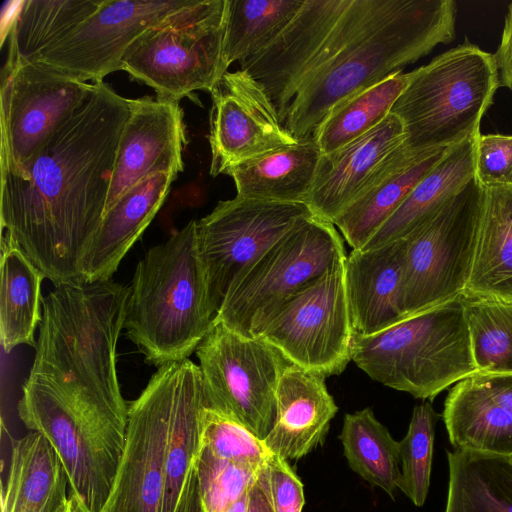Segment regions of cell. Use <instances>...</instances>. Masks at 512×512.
Segmentation results:
<instances>
[{
    "mask_svg": "<svg viewBox=\"0 0 512 512\" xmlns=\"http://www.w3.org/2000/svg\"><path fill=\"white\" fill-rule=\"evenodd\" d=\"M130 99L94 83L83 103L18 172H1V235L54 286L84 282L104 215Z\"/></svg>",
    "mask_w": 512,
    "mask_h": 512,
    "instance_id": "cell-1",
    "label": "cell"
},
{
    "mask_svg": "<svg viewBox=\"0 0 512 512\" xmlns=\"http://www.w3.org/2000/svg\"><path fill=\"white\" fill-rule=\"evenodd\" d=\"M129 287L109 280L55 286L42 320L29 377L48 384L70 409L128 426L116 370Z\"/></svg>",
    "mask_w": 512,
    "mask_h": 512,
    "instance_id": "cell-2",
    "label": "cell"
},
{
    "mask_svg": "<svg viewBox=\"0 0 512 512\" xmlns=\"http://www.w3.org/2000/svg\"><path fill=\"white\" fill-rule=\"evenodd\" d=\"M456 17L453 0H376L359 33L299 87L285 128L298 141L311 138L335 105L450 43Z\"/></svg>",
    "mask_w": 512,
    "mask_h": 512,
    "instance_id": "cell-3",
    "label": "cell"
},
{
    "mask_svg": "<svg viewBox=\"0 0 512 512\" xmlns=\"http://www.w3.org/2000/svg\"><path fill=\"white\" fill-rule=\"evenodd\" d=\"M196 222L150 248L129 286L126 337L157 368L188 359L213 326Z\"/></svg>",
    "mask_w": 512,
    "mask_h": 512,
    "instance_id": "cell-4",
    "label": "cell"
},
{
    "mask_svg": "<svg viewBox=\"0 0 512 512\" xmlns=\"http://www.w3.org/2000/svg\"><path fill=\"white\" fill-rule=\"evenodd\" d=\"M351 359L373 380L433 400L477 373L463 296L407 317L373 335L354 334Z\"/></svg>",
    "mask_w": 512,
    "mask_h": 512,
    "instance_id": "cell-5",
    "label": "cell"
},
{
    "mask_svg": "<svg viewBox=\"0 0 512 512\" xmlns=\"http://www.w3.org/2000/svg\"><path fill=\"white\" fill-rule=\"evenodd\" d=\"M408 73L409 82L390 112L404 125V146L449 148L480 134L500 87L494 54L465 42Z\"/></svg>",
    "mask_w": 512,
    "mask_h": 512,
    "instance_id": "cell-6",
    "label": "cell"
},
{
    "mask_svg": "<svg viewBox=\"0 0 512 512\" xmlns=\"http://www.w3.org/2000/svg\"><path fill=\"white\" fill-rule=\"evenodd\" d=\"M346 257L336 226L306 215L235 279L213 323L258 337L290 297Z\"/></svg>",
    "mask_w": 512,
    "mask_h": 512,
    "instance_id": "cell-7",
    "label": "cell"
},
{
    "mask_svg": "<svg viewBox=\"0 0 512 512\" xmlns=\"http://www.w3.org/2000/svg\"><path fill=\"white\" fill-rule=\"evenodd\" d=\"M226 0L191 2L142 32L129 46L122 70L175 101L211 92L227 72L223 62Z\"/></svg>",
    "mask_w": 512,
    "mask_h": 512,
    "instance_id": "cell-8",
    "label": "cell"
},
{
    "mask_svg": "<svg viewBox=\"0 0 512 512\" xmlns=\"http://www.w3.org/2000/svg\"><path fill=\"white\" fill-rule=\"evenodd\" d=\"M376 0H304L284 31L240 63L266 90L281 121L299 87L361 30Z\"/></svg>",
    "mask_w": 512,
    "mask_h": 512,
    "instance_id": "cell-9",
    "label": "cell"
},
{
    "mask_svg": "<svg viewBox=\"0 0 512 512\" xmlns=\"http://www.w3.org/2000/svg\"><path fill=\"white\" fill-rule=\"evenodd\" d=\"M482 200L483 188L474 178L405 239L401 287L405 318L463 294L473 262Z\"/></svg>",
    "mask_w": 512,
    "mask_h": 512,
    "instance_id": "cell-10",
    "label": "cell"
},
{
    "mask_svg": "<svg viewBox=\"0 0 512 512\" xmlns=\"http://www.w3.org/2000/svg\"><path fill=\"white\" fill-rule=\"evenodd\" d=\"M207 407L264 440L275 417L280 377L290 362L261 337H247L221 323L196 351Z\"/></svg>",
    "mask_w": 512,
    "mask_h": 512,
    "instance_id": "cell-11",
    "label": "cell"
},
{
    "mask_svg": "<svg viewBox=\"0 0 512 512\" xmlns=\"http://www.w3.org/2000/svg\"><path fill=\"white\" fill-rule=\"evenodd\" d=\"M345 261L290 297L258 336L291 364L324 377L341 374L352 360L354 329Z\"/></svg>",
    "mask_w": 512,
    "mask_h": 512,
    "instance_id": "cell-12",
    "label": "cell"
},
{
    "mask_svg": "<svg viewBox=\"0 0 512 512\" xmlns=\"http://www.w3.org/2000/svg\"><path fill=\"white\" fill-rule=\"evenodd\" d=\"M93 87L41 62L7 57L1 71V172H18Z\"/></svg>",
    "mask_w": 512,
    "mask_h": 512,
    "instance_id": "cell-13",
    "label": "cell"
},
{
    "mask_svg": "<svg viewBox=\"0 0 512 512\" xmlns=\"http://www.w3.org/2000/svg\"><path fill=\"white\" fill-rule=\"evenodd\" d=\"M305 204L235 196L196 222L199 258L214 315L235 279L302 217Z\"/></svg>",
    "mask_w": 512,
    "mask_h": 512,
    "instance_id": "cell-14",
    "label": "cell"
},
{
    "mask_svg": "<svg viewBox=\"0 0 512 512\" xmlns=\"http://www.w3.org/2000/svg\"><path fill=\"white\" fill-rule=\"evenodd\" d=\"M178 362L151 376L128 404L124 452L102 512H160Z\"/></svg>",
    "mask_w": 512,
    "mask_h": 512,
    "instance_id": "cell-15",
    "label": "cell"
},
{
    "mask_svg": "<svg viewBox=\"0 0 512 512\" xmlns=\"http://www.w3.org/2000/svg\"><path fill=\"white\" fill-rule=\"evenodd\" d=\"M191 0H104L100 8L35 60L79 81L103 82L145 30Z\"/></svg>",
    "mask_w": 512,
    "mask_h": 512,
    "instance_id": "cell-16",
    "label": "cell"
},
{
    "mask_svg": "<svg viewBox=\"0 0 512 512\" xmlns=\"http://www.w3.org/2000/svg\"><path fill=\"white\" fill-rule=\"evenodd\" d=\"M210 93L211 176L299 142L264 87L245 70L227 71Z\"/></svg>",
    "mask_w": 512,
    "mask_h": 512,
    "instance_id": "cell-17",
    "label": "cell"
},
{
    "mask_svg": "<svg viewBox=\"0 0 512 512\" xmlns=\"http://www.w3.org/2000/svg\"><path fill=\"white\" fill-rule=\"evenodd\" d=\"M179 101L149 96L130 99L104 214L132 187L161 172L183 171L187 143Z\"/></svg>",
    "mask_w": 512,
    "mask_h": 512,
    "instance_id": "cell-18",
    "label": "cell"
},
{
    "mask_svg": "<svg viewBox=\"0 0 512 512\" xmlns=\"http://www.w3.org/2000/svg\"><path fill=\"white\" fill-rule=\"evenodd\" d=\"M454 449L512 458V373H475L449 391L442 414Z\"/></svg>",
    "mask_w": 512,
    "mask_h": 512,
    "instance_id": "cell-19",
    "label": "cell"
},
{
    "mask_svg": "<svg viewBox=\"0 0 512 512\" xmlns=\"http://www.w3.org/2000/svg\"><path fill=\"white\" fill-rule=\"evenodd\" d=\"M406 138L401 119L390 113L379 125L345 146L321 154L306 206L334 224L378 166Z\"/></svg>",
    "mask_w": 512,
    "mask_h": 512,
    "instance_id": "cell-20",
    "label": "cell"
},
{
    "mask_svg": "<svg viewBox=\"0 0 512 512\" xmlns=\"http://www.w3.org/2000/svg\"><path fill=\"white\" fill-rule=\"evenodd\" d=\"M449 148L414 150L402 144L378 166L334 222L352 249L368 242Z\"/></svg>",
    "mask_w": 512,
    "mask_h": 512,
    "instance_id": "cell-21",
    "label": "cell"
},
{
    "mask_svg": "<svg viewBox=\"0 0 512 512\" xmlns=\"http://www.w3.org/2000/svg\"><path fill=\"white\" fill-rule=\"evenodd\" d=\"M325 378L291 363L286 366L277 386L274 421L263 440L269 453L297 460L323 442L338 411Z\"/></svg>",
    "mask_w": 512,
    "mask_h": 512,
    "instance_id": "cell-22",
    "label": "cell"
},
{
    "mask_svg": "<svg viewBox=\"0 0 512 512\" xmlns=\"http://www.w3.org/2000/svg\"><path fill=\"white\" fill-rule=\"evenodd\" d=\"M407 242L400 239L370 250L352 249L345 284L354 334L369 336L405 319L401 287Z\"/></svg>",
    "mask_w": 512,
    "mask_h": 512,
    "instance_id": "cell-23",
    "label": "cell"
},
{
    "mask_svg": "<svg viewBox=\"0 0 512 512\" xmlns=\"http://www.w3.org/2000/svg\"><path fill=\"white\" fill-rule=\"evenodd\" d=\"M177 175L161 172L141 181L103 215L82 263L84 282L111 279L165 201Z\"/></svg>",
    "mask_w": 512,
    "mask_h": 512,
    "instance_id": "cell-24",
    "label": "cell"
},
{
    "mask_svg": "<svg viewBox=\"0 0 512 512\" xmlns=\"http://www.w3.org/2000/svg\"><path fill=\"white\" fill-rule=\"evenodd\" d=\"M478 136L450 147L361 250H370L406 239L465 188L475 178Z\"/></svg>",
    "mask_w": 512,
    "mask_h": 512,
    "instance_id": "cell-25",
    "label": "cell"
},
{
    "mask_svg": "<svg viewBox=\"0 0 512 512\" xmlns=\"http://www.w3.org/2000/svg\"><path fill=\"white\" fill-rule=\"evenodd\" d=\"M68 487L64 467L45 437L30 432L12 440L1 512H58Z\"/></svg>",
    "mask_w": 512,
    "mask_h": 512,
    "instance_id": "cell-26",
    "label": "cell"
},
{
    "mask_svg": "<svg viewBox=\"0 0 512 512\" xmlns=\"http://www.w3.org/2000/svg\"><path fill=\"white\" fill-rule=\"evenodd\" d=\"M465 298L512 301V188H483Z\"/></svg>",
    "mask_w": 512,
    "mask_h": 512,
    "instance_id": "cell-27",
    "label": "cell"
},
{
    "mask_svg": "<svg viewBox=\"0 0 512 512\" xmlns=\"http://www.w3.org/2000/svg\"><path fill=\"white\" fill-rule=\"evenodd\" d=\"M320 156L311 137L245 161L226 175L233 179L237 196L306 204Z\"/></svg>",
    "mask_w": 512,
    "mask_h": 512,
    "instance_id": "cell-28",
    "label": "cell"
},
{
    "mask_svg": "<svg viewBox=\"0 0 512 512\" xmlns=\"http://www.w3.org/2000/svg\"><path fill=\"white\" fill-rule=\"evenodd\" d=\"M204 407H207V400L199 366L189 358L179 361L160 512H174L176 509L186 475L198 451L200 415Z\"/></svg>",
    "mask_w": 512,
    "mask_h": 512,
    "instance_id": "cell-29",
    "label": "cell"
},
{
    "mask_svg": "<svg viewBox=\"0 0 512 512\" xmlns=\"http://www.w3.org/2000/svg\"><path fill=\"white\" fill-rule=\"evenodd\" d=\"M447 460L445 512H512V458L453 449Z\"/></svg>",
    "mask_w": 512,
    "mask_h": 512,
    "instance_id": "cell-30",
    "label": "cell"
},
{
    "mask_svg": "<svg viewBox=\"0 0 512 512\" xmlns=\"http://www.w3.org/2000/svg\"><path fill=\"white\" fill-rule=\"evenodd\" d=\"M43 273L1 235L0 340L6 353L16 346H36L34 333L42 320Z\"/></svg>",
    "mask_w": 512,
    "mask_h": 512,
    "instance_id": "cell-31",
    "label": "cell"
},
{
    "mask_svg": "<svg viewBox=\"0 0 512 512\" xmlns=\"http://www.w3.org/2000/svg\"><path fill=\"white\" fill-rule=\"evenodd\" d=\"M104 0L17 2L8 27V57L33 61L95 13Z\"/></svg>",
    "mask_w": 512,
    "mask_h": 512,
    "instance_id": "cell-32",
    "label": "cell"
},
{
    "mask_svg": "<svg viewBox=\"0 0 512 512\" xmlns=\"http://www.w3.org/2000/svg\"><path fill=\"white\" fill-rule=\"evenodd\" d=\"M408 82L409 73L399 71L335 105L312 133L321 154L333 152L379 125Z\"/></svg>",
    "mask_w": 512,
    "mask_h": 512,
    "instance_id": "cell-33",
    "label": "cell"
},
{
    "mask_svg": "<svg viewBox=\"0 0 512 512\" xmlns=\"http://www.w3.org/2000/svg\"><path fill=\"white\" fill-rule=\"evenodd\" d=\"M350 468L394 498L401 479L399 441L371 408L346 414L339 436Z\"/></svg>",
    "mask_w": 512,
    "mask_h": 512,
    "instance_id": "cell-34",
    "label": "cell"
},
{
    "mask_svg": "<svg viewBox=\"0 0 512 512\" xmlns=\"http://www.w3.org/2000/svg\"><path fill=\"white\" fill-rule=\"evenodd\" d=\"M304 0H226L223 62L241 63L268 47L288 26Z\"/></svg>",
    "mask_w": 512,
    "mask_h": 512,
    "instance_id": "cell-35",
    "label": "cell"
},
{
    "mask_svg": "<svg viewBox=\"0 0 512 512\" xmlns=\"http://www.w3.org/2000/svg\"><path fill=\"white\" fill-rule=\"evenodd\" d=\"M463 300L477 373H512V301Z\"/></svg>",
    "mask_w": 512,
    "mask_h": 512,
    "instance_id": "cell-36",
    "label": "cell"
},
{
    "mask_svg": "<svg viewBox=\"0 0 512 512\" xmlns=\"http://www.w3.org/2000/svg\"><path fill=\"white\" fill-rule=\"evenodd\" d=\"M439 418L430 402L415 406L407 433L399 441V489L418 507L423 506L429 492L435 425Z\"/></svg>",
    "mask_w": 512,
    "mask_h": 512,
    "instance_id": "cell-37",
    "label": "cell"
},
{
    "mask_svg": "<svg viewBox=\"0 0 512 512\" xmlns=\"http://www.w3.org/2000/svg\"><path fill=\"white\" fill-rule=\"evenodd\" d=\"M203 512H227L256 482L259 471L213 455L198 446L194 458Z\"/></svg>",
    "mask_w": 512,
    "mask_h": 512,
    "instance_id": "cell-38",
    "label": "cell"
},
{
    "mask_svg": "<svg viewBox=\"0 0 512 512\" xmlns=\"http://www.w3.org/2000/svg\"><path fill=\"white\" fill-rule=\"evenodd\" d=\"M199 447L236 464L260 470L268 457L262 440L245 427L208 407L200 415Z\"/></svg>",
    "mask_w": 512,
    "mask_h": 512,
    "instance_id": "cell-39",
    "label": "cell"
},
{
    "mask_svg": "<svg viewBox=\"0 0 512 512\" xmlns=\"http://www.w3.org/2000/svg\"><path fill=\"white\" fill-rule=\"evenodd\" d=\"M475 179L482 188H512V136L477 137Z\"/></svg>",
    "mask_w": 512,
    "mask_h": 512,
    "instance_id": "cell-40",
    "label": "cell"
},
{
    "mask_svg": "<svg viewBox=\"0 0 512 512\" xmlns=\"http://www.w3.org/2000/svg\"><path fill=\"white\" fill-rule=\"evenodd\" d=\"M274 512H301L304 506L303 484L287 460L269 453L259 471Z\"/></svg>",
    "mask_w": 512,
    "mask_h": 512,
    "instance_id": "cell-41",
    "label": "cell"
},
{
    "mask_svg": "<svg viewBox=\"0 0 512 512\" xmlns=\"http://www.w3.org/2000/svg\"><path fill=\"white\" fill-rule=\"evenodd\" d=\"M494 59L500 86L512 91V2L508 5L500 44L494 54Z\"/></svg>",
    "mask_w": 512,
    "mask_h": 512,
    "instance_id": "cell-42",
    "label": "cell"
},
{
    "mask_svg": "<svg viewBox=\"0 0 512 512\" xmlns=\"http://www.w3.org/2000/svg\"><path fill=\"white\" fill-rule=\"evenodd\" d=\"M174 512H203L198 475L194 460L186 475Z\"/></svg>",
    "mask_w": 512,
    "mask_h": 512,
    "instance_id": "cell-43",
    "label": "cell"
},
{
    "mask_svg": "<svg viewBox=\"0 0 512 512\" xmlns=\"http://www.w3.org/2000/svg\"><path fill=\"white\" fill-rule=\"evenodd\" d=\"M248 512H274L267 491L259 478V474L256 482L249 491Z\"/></svg>",
    "mask_w": 512,
    "mask_h": 512,
    "instance_id": "cell-44",
    "label": "cell"
},
{
    "mask_svg": "<svg viewBox=\"0 0 512 512\" xmlns=\"http://www.w3.org/2000/svg\"><path fill=\"white\" fill-rule=\"evenodd\" d=\"M58 512H91L85 501L74 493H69L67 500Z\"/></svg>",
    "mask_w": 512,
    "mask_h": 512,
    "instance_id": "cell-45",
    "label": "cell"
},
{
    "mask_svg": "<svg viewBox=\"0 0 512 512\" xmlns=\"http://www.w3.org/2000/svg\"><path fill=\"white\" fill-rule=\"evenodd\" d=\"M249 491L245 492L237 501H235L229 507L227 512H248V509H249Z\"/></svg>",
    "mask_w": 512,
    "mask_h": 512,
    "instance_id": "cell-46",
    "label": "cell"
}]
</instances>
